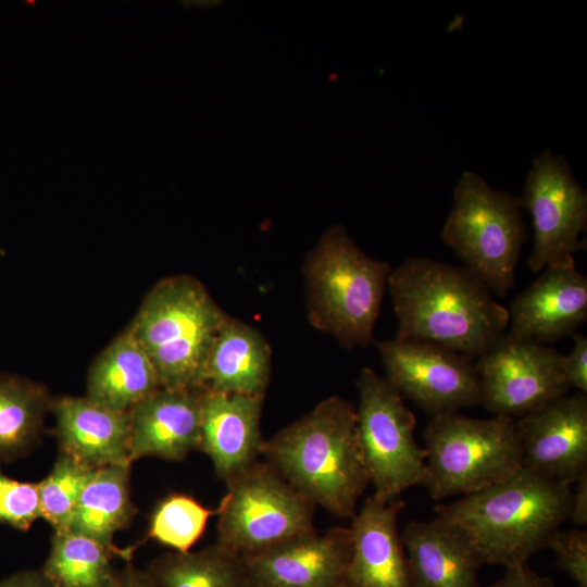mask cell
<instances>
[{"label":"cell","mask_w":587,"mask_h":587,"mask_svg":"<svg viewBox=\"0 0 587 587\" xmlns=\"http://www.w3.org/2000/svg\"><path fill=\"white\" fill-rule=\"evenodd\" d=\"M201 391L159 388L130 411V461L157 457L182 461L198 450Z\"/></svg>","instance_id":"ac0fdd59"},{"label":"cell","mask_w":587,"mask_h":587,"mask_svg":"<svg viewBox=\"0 0 587 587\" xmlns=\"http://www.w3.org/2000/svg\"><path fill=\"white\" fill-rule=\"evenodd\" d=\"M272 465L314 505L352 519L370 484L362 460L353 404L329 397L286 426L261 449Z\"/></svg>","instance_id":"7a4b0ae2"},{"label":"cell","mask_w":587,"mask_h":587,"mask_svg":"<svg viewBox=\"0 0 587 587\" xmlns=\"http://www.w3.org/2000/svg\"><path fill=\"white\" fill-rule=\"evenodd\" d=\"M214 514H217V508L208 509L188 495L171 494L153 509L148 537L174 551H189Z\"/></svg>","instance_id":"83f0119b"},{"label":"cell","mask_w":587,"mask_h":587,"mask_svg":"<svg viewBox=\"0 0 587 587\" xmlns=\"http://www.w3.org/2000/svg\"><path fill=\"white\" fill-rule=\"evenodd\" d=\"M228 317L198 279L177 275L152 287L126 329L148 354L160 388L199 390Z\"/></svg>","instance_id":"277c9868"},{"label":"cell","mask_w":587,"mask_h":587,"mask_svg":"<svg viewBox=\"0 0 587 587\" xmlns=\"http://www.w3.org/2000/svg\"><path fill=\"white\" fill-rule=\"evenodd\" d=\"M349 528L314 529L242 555L251 587H345L351 558Z\"/></svg>","instance_id":"5bb4252c"},{"label":"cell","mask_w":587,"mask_h":587,"mask_svg":"<svg viewBox=\"0 0 587 587\" xmlns=\"http://www.w3.org/2000/svg\"><path fill=\"white\" fill-rule=\"evenodd\" d=\"M358 441L374 496L390 501L414 486L427 487L426 450L414 438V413L385 377L362 369L357 382Z\"/></svg>","instance_id":"ba28073f"},{"label":"cell","mask_w":587,"mask_h":587,"mask_svg":"<svg viewBox=\"0 0 587 587\" xmlns=\"http://www.w3.org/2000/svg\"><path fill=\"white\" fill-rule=\"evenodd\" d=\"M146 572L155 587H251L242 557L217 544L166 553Z\"/></svg>","instance_id":"484cf974"},{"label":"cell","mask_w":587,"mask_h":587,"mask_svg":"<svg viewBox=\"0 0 587 587\" xmlns=\"http://www.w3.org/2000/svg\"><path fill=\"white\" fill-rule=\"evenodd\" d=\"M377 349L386 380L430 417L482 404L472 359L414 338L384 340Z\"/></svg>","instance_id":"8fae6325"},{"label":"cell","mask_w":587,"mask_h":587,"mask_svg":"<svg viewBox=\"0 0 587 587\" xmlns=\"http://www.w3.org/2000/svg\"><path fill=\"white\" fill-rule=\"evenodd\" d=\"M545 548L551 549L557 565L564 571L578 587H587V530L572 528L554 530L547 539Z\"/></svg>","instance_id":"f546056e"},{"label":"cell","mask_w":587,"mask_h":587,"mask_svg":"<svg viewBox=\"0 0 587 587\" xmlns=\"http://www.w3.org/2000/svg\"><path fill=\"white\" fill-rule=\"evenodd\" d=\"M521 208L530 216L534 245L527 260L530 271L575 266L587 225V192L567 161L549 149L540 152L527 173Z\"/></svg>","instance_id":"30bf717a"},{"label":"cell","mask_w":587,"mask_h":587,"mask_svg":"<svg viewBox=\"0 0 587 587\" xmlns=\"http://www.w3.org/2000/svg\"><path fill=\"white\" fill-rule=\"evenodd\" d=\"M0 587H53L41 569L17 572L0 580Z\"/></svg>","instance_id":"836d02e7"},{"label":"cell","mask_w":587,"mask_h":587,"mask_svg":"<svg viewBox=\"0 0 587 587\" xmlns=\"http://www.w3.org/2000/svg\"><path fill=\"white\" fill-rule=\"evenodd\" d=\"M517 196L492 188L480 175L464 171L452 193L441 229L442 241L497 297L515 283L527 238Z\"/></svg>","instance_id":"8992f818"},{"label":"cell","mask_w":587,"mask_h":587,"mask_svg":"<svg viewBox=\"0 0 587 587\" xmlns=\"http://www.w3.org/2000/svg\"><path fill=\"white\" fill-rule=\"evenodd\" d=\"M508 333L548 345L569 335L587 320V277L575 266L546 271L508 309Z\"/></svg>","instance_id":"9a60e30c"},{"label":"cell","mask_w":587,"mask_h":587,"mask_svg":"<svg viewBox=\"0 0 587 587\" xmlns=\"http://www.w3.org/2000/svg\"><path fill=\"white\" fill-rule=\"evenodd\" d=\"M113 587H155L147 572L136 569L130 561L118 569Z\"/></svg>","instance_id":"e575fe53"},{"label":"cell","mask_w":587,"mask_h":587,"mask_svg":"<svg viewBox=\"0 0 587 587\" xmlns=\"http://www.w3.org/2000/svg\"><path fill=\"white\" fill-rule=\"evenodd\" d=\"M571 491L569 520L577 526L587 524V471L575 480Z\"/></svg>","instance_id":"d6a6232c"},{"label":"cell","mask_w":587,"mask_h":587,"mask_svg":"<svg viewBox=\"0 0 587 587\" xmlns=\"http://www.w3.org/2000/svg\"><path fill=\"white\" fill-rule=\"evenodd\" d=\"M403 500L370 496L352 517L349 587H413L405 551L398 532Z\"/></svg>","instance_id":"2e32d148"},{"label":"cell","mask_w":587,"mask_h":587,"mask_svg":"<svg viewBox=\"0 0 587 587\" xmlns=\"http://www.w3.org/2000/svg\"><path fill=\"white\" fill-rule=\"evenodd\" d=\"M51 411L61 452L93 469L132 463L129 412L104 408L87 397L71 396L54 400Z\"/></svg>","instance_id":"d6986e66"},{"label":"cell","mask_w":587,"mask_h":587,"mask_svg":"<svg viewBox=\"0 0 587 587\" xmlns=\"http://www.w3.org/2000/svg\"><path fill=\"white\" fill-rule=\"evenodd\" d=\"M133 550L111 548L72 530L54 532L41 571L53 587H113L118 569L112 561H130Z\"/></svg>","instance_id":"cb8c5ba5"},{"label":"cell","mask_w":587,"mask_h":587,"mask_svg":"<svg viewBox=\"0 0 587 587\" xmlns=\"http://www.w3.org/2000/svg\"><path fill=\"white\" fill-rule=\"evenodd\" d=\"M487 587H557L550 577L542 576L526 563L505 567L503 576Z\"/></svg>","instance_id":"1f68e13d"},{"label":"cell","mask_w":587,"mask_h":587,"mask_svg":"<svg viewBox=\"0 0 587 587\" xmlns=\"http://www.w3.org/2000/svg\"><path fill=\"white\" fill-rule=\"evenodd\" d=\"M396 338L422 339L478 358L509 325L508 309L469 268L430 257H408L388 279Z\"/></svg>","instance_id":"6da1fadb"},{"label":"cell","mask_w":587,"mask_h":587,"mask_svg":"<svg viewBox=\"0 0 587 587\" xmlns=\"http://www.w3.org/2000/svg\"><path fill=\"white\" fill-rule=\"evenodd\" d=\"M130 464L96 469L80 494L70 530L117 548L114 534L127 527L137 513L129 489Z\"/></svg>","instance_id":"603a6c76"},{"label":"cell","mask_w":587,"mask_h":587,"mask_svg":"<svg viewBox=\"0 0 587 587\" xmlns=\"http://www.w3.org/2000/svg\"><path fill=\"white\" fill-rule=\"evenodd\" d=\"M39 517L37 484L15 480L0 471V523L28 530Z\"/></svg>","instance_id":"f1b7e54d"},{"label":"cell","mask_w":587,"mask_h":587,"mask_svg":"<svg viewBox=\"0 0 587 587\" xmlns=\"http://www.w3.org/2000/svg\"><path fill=\"white\" fill-rule=\"evenodd\" d=\"M429 497L465 496L503 482L523 467L514 419L430 417L424 430Z\"/></svg>","instance_id":"52a82bcc"},{"label":"cell","mask_w":587,"mask_h":587,"mask_svg":"<svg viewBox=\"0 0 587 587\" xmlns=\"http://www.w3.org/2000/svg\"><path fill=\"white\" fill-rule=\"evenodd\" d=\"M571 491V485L522 467L435 511L467 539L484 564L508 567L526 563L569 520Z\"/></svg>","instance_id":"3957f363"},{"label":"cell","mask_w":587,"mask_h":587,"mask_svg":"<svg viewBox=\"0 0 587 587\" xmlns=\"http://www.w3.org/2000/svg\"><path fill=\"white\" fill-rule=\"evenodd\" d=\"M96 469L60 452L50 473L37 483L40 517L54 532L70 530L80 494Z\"/></svg>","instance_id":"4316f807"},{"label":"cell","mask_w":587,"mask_h":587,"mask_svg":"<svg viewBox=\"0 0 587 587\" xmlns=\"http://www.w3.org/2000/svg\"><path fill=\"white\" fill-rule=\"evenodd\" d=\"M515 422L523 467L567 485L587 471V394L564 395Z\"/></svg>","instance_id":"4fadbf2b"},{"label":"cell","mask_w":587,"mask_h":587,"mask_svg":"<svg viewBox=\"0 0 587 587\" xmlns=\"http://www.w3.org/2000/svg\"><path fill=\"white\" fill-rule=\"evenodd\" d=\"M270 374L267 341L252 326L228 317L210 351L203 389L264 397Z\"/></svg>","instance_id":"44dd1931"},{"label":"cell","mask_w":587,"mask_h":587,"mask_svg":"<svg viewBox=\"0 0 587 587\" xmlns=\"http://www.w3.org/2000/svg\"><path fill=\"white\" fill-rule=\"evenodd\" d=\"M264 397L201 391L198 450L212 461L225 483L259 460L263 445L260 420Z\"/></svg>","instance_id":"e0dca14e"},{"label":"cell","mask_w":587,"mask_h":587,"mask_svg":"<svg viewBox=\"0 0 587 587\" xmlns=\"http://www.w3.org/2000/svg\"><path fill=\"white\" fill-rule=\"evenodd\" d=\"M52 403L42 385L0 374V462L22 457L39 441Z\"/></svg>","instance_id":"d4e9b609"},{"label":"cell","mask_w":587,"mask_h":587,"mask_svg":"<svg viewBox=\"0 0 587 587\" xmlns=\"http://www.w3.org/2000/svg\"><path fill=\"white\" fill-rule=\"evenodd\" d=\"M391 271L333 226L305 259L310 321L347 349L369 346Z\"/></svg>","instance_id":"5b68a950"},{"label":"cell","mask_w":587,"mask_h":587,"mask_svg":"<svg viewBox=\"0 0 587 587\" xmlns=\"http://www.w3.org/2000/svg\"><path fill=\"white\" fill-rule=\"evenodd\" d=\"M226 486L217 507L216 544L229 551L253 554L314 529L315 505L265 461Z\"/></svg>","instance_id":"9c48e42d"},{"label":"cell","mask_w":587,"mask_h":587,"mask_svg":"<svg viewBox=\"0 0 587 587\" xmlns=\"http://www.w3.org/2000/svg\"><path fill=\"white\" fill-rule=\"evenodd\" d=\"M400 535L413 587H480L482 559L447 521H411Z\"/></svg>","instance_id":"ffe728a7"},{"label":"cell","mask_w":587,"mask_h":587,"mask_svg":"<svg viewBox=\"0 0 587 587\" xmlns=\"http://www.w3.org/2000/svg\"><path fill=\"white\" fill-rule=\"evenodd\" d=\"M345 587H349V586L346 585Z\"/></svg>","instance_id":"d590c367"},{"label":"cell","mask_w":587,"mask_h":587,"mask_svg":"<svg viewBox=\"0 0 587 587\" xmlns=\"http://www.w3.org/2000/svg\"><path fill=\"white\" fill-rule=\"evenodd\" d=\"M159 388L148 354L125 329L91 363L86 397L104 408L129 412Z\"/></svg>","instance_id":"7402d4cb"},{"label":"cell","mask_w":587,"mask_h":587,"mask_svg":"<svg viewBox=\"0 0 587 587\" xmlns=\"http://www.w3.org/2000/svg\"><path fill=\"white\" fill-rule=\"evenodd\" d=\"M562 357L548 345L507 332L474 363L482 404L494 415L516 420L567 395Z\"/></svg>","instance_id":"7c38bea8"},{"label":"cell","mask_w":587,"mask_h":587,"mask_svg":"<svg viewBox=\"0 0 587 587\" xmlns=\"http://www.w3.org/2000/svg\"><path fill=\"white\" fill-rule=\"evenodd\" d=\"M573 347L562 357L563 375L570 387L587 394V337L572 334Z\"/></svg>","instance_id":"4dcf8cb0"}]
</instances>
